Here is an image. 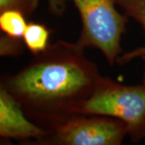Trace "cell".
<instances>
[{"label":"cell","instance_id":"12","mask_svg":"<svg viewBox=\"0 0 145 145\" xmlns=\"http://www.w3.org/2000/svg\"><path fill=\"white\" fill-rule=\"evenodd\" d=\"M143 83L145 84V69H144V78H143Z\"/></svg>","mask_w":145,"mask_h":145},{"label":"cell","instance_id":"3","mask_svg":"<svg viewBox=\"0 0 145 145\" xmlns=\"http://www.w3.org/2000/svg\"><path fill=\"white\" fill-rule=\"evenodd\" d=\"M82 20L77 40L83 48H95L112 66L122 54L121 38L126 31L127 16L117 10L115 0H72Z\"/></svg>","mask_w":145,"mask_h":145},{"label":"cell","instance_id":"10","mask_svg":"<svg viewBox=\"0 0 145 145\" xmlns=\"http://www.w3.org/2000/svg\"><path fill=\"white\" fill-rule=\"evenodd\" d=\"M26 47L23 38H15L3 34L0 37L1 57H18Z\"/></svg>","mask_w":145,"mask_h":145},{"label":"cell","instance_id":"4","mask_svg":"<svg viewBox=\"0 0 145 145\" xmlns=\"http://www.w3.org/2000/svg\"><path fill=\"white\" fill-rule=\"evenodd\" d=\"M50 133L35 145H120L127 135L119 119L93 114H73L48 130Z\"/></svg>","mask_w":145,"mask_h":145},{"label":"cell","instance_id":"5","mask_svg":"<svg viewBox=\"0 0 145 145\" xmlns=\"http://www.w3.org/2000/svg\"><path fill=\"white\" fill-rule=\"evenodd\" d=\"M50 133L27 116L20 103L0 87V136L3 139L34 142ZM29 144V143H28Z\"/></svg>","mask_w":145,"mask_h":145},{"label":"cell","instance_id":"9","mask_svg":"<svg viewBox=\"0 0 145 145\" xmlns=\"http://www.w3.org/2000/svg\"><path fill=\"white\" fill-rule=\"evenodd\" d=\"M39 0H0V12L17 10L25 16L32 15L36 10Z\"/></svg>","mask_w":145,"mask_h":145},{"label":"cell","instance_id":"11","mask_svg":"<svg viewBox=\"0 0 145 145\" xmlns=\"http://www.w3.org/2000/svg\"><path fill=\"white\" fill-rule=\"evenodd\" d=\"M48 9L52 15L61 16L66 9L65 0H47Z\"/></svg>","mask_w":145,"mask_h":145},{"label":"cell","instance_id":"8","mask_svg":"<svg viewBox=\"0 0 145 145\" xmlns=\"http://www.w3.org/2000/svg\"><path fill=\"white\" fill-rule=\"evenodd\" d=\"M26 16L17 10H6L0 12V29L4 34L23 38L27 26Z\"/></svg>","mask_w":145,"mask_h":145},{"label":"cell","instance_id":"6","mask_svg":"<svg viewBox=\"0 0 145 145\" xmlns=\"http://www.w3.org/2000/svg\"><path fill=\"white\" fill-rule=\"evenodd\" d=\"M124 11V15L132 18L140 24L145 32V0H123L117 2ZM145 57V45L129 52L122 53L117 59L116 63L124 65L136 58Z\"/></svg>","mask_w":145,"mask_h":145},{"label":"cell","instance_id":"1","mask_svg":"<svg viewBox=\"0 0 145 145\" xmlns=\"http://www.w3.org/2000/svg\"><path fill=\"white\" fill-rule=\"evenodd\" d=\"M85 49L77 42L59 40L18 72L4 76L0 87L32 122L49 130L77 114L103 77Z\"/></svg>","mask_w":145,"mask_h":145},{"label":"cell","instance_id":"2","mask_svg":"<svg viewBox=\"0 0 145 145\" xmlns=\"http://www.w3.org/2000/svg\"><path fill=\"white\" fill-rule=\"evenodd\" d=\"M77 114L103 115L122 121L133 144L145 139V84L125 86L102 77Z\"/></svg>","mask_w":145,"mask_h":145},{"label":"cell","instance_id":"7","mask_svg":"<svg viewBox=\"0 0 145 145\" xmlns=\"http://www.w3.org/2000/svg\"><path fill=\"white\" fill-rule=\"evenodd\" d=\"M51 31L44 24L38 23L27 24L24 35V42L28 50L37 55L46 50L49 46V37Z\"/></svg>","mask_w":145,"mask_h":145},{"label":"cell","instance_id":"13","mask_svg":"<svg viewBox=\"0 0 145 145\" xmlns=\"http://www.w3.org/2000/svg\"><path fill=\"white\" fill-rule=\"evenodd\" d=\"M115 1H116V3H117V2H119V1H123V0H115Z\"/></svg>","mask_w":145,"mask_h":145}]
</instances>
